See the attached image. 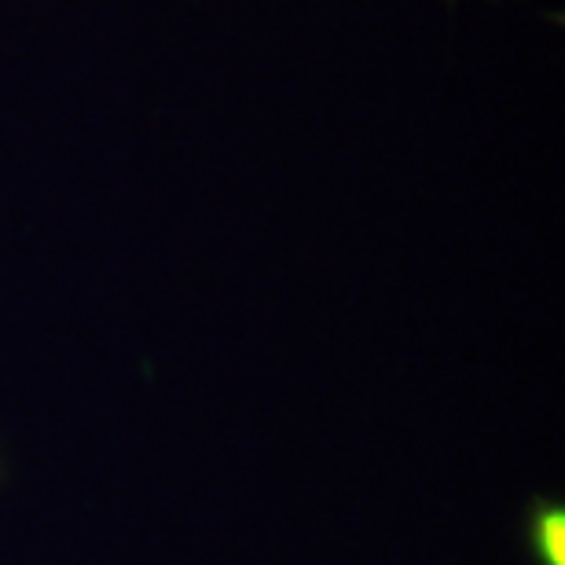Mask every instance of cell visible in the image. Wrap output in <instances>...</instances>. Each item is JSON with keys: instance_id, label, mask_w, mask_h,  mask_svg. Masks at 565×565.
<instances>
[{"instance_id": "6da1fadb", "label": "cell", "mask_w": 565, "mask_h": 565, "mask_svg": "<svg viewBox=\"0 0 565 565\" xmlns=\"http://www.w3.org/2000/svg\"><path fill=\"white\" fill-rule=\"evenodd\" d=\"M533 547L544 565H565V511L558 503H536L529 518Z\"/></svg>"}]
</instances>
